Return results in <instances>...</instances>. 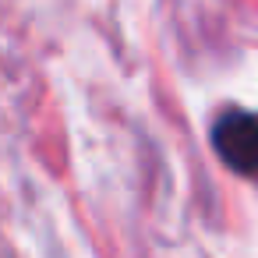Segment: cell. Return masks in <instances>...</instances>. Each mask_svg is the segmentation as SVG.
<instances>
[{"label": "cell", "mask_w": 258, "mask_h": 258, "mask_svg": "<svg viewBox=\"0 0 258 258\" xmlns=\"http://www.w3.org/2000/svg\"><path fill=\"white\" fill-rule=\"evenodd\" d=\"M212 145L230 170L254 177L258 173V113H247V110L223 113L212 127Z\"/></svg>", "instance_id": "cell-1"}]
</instances>
